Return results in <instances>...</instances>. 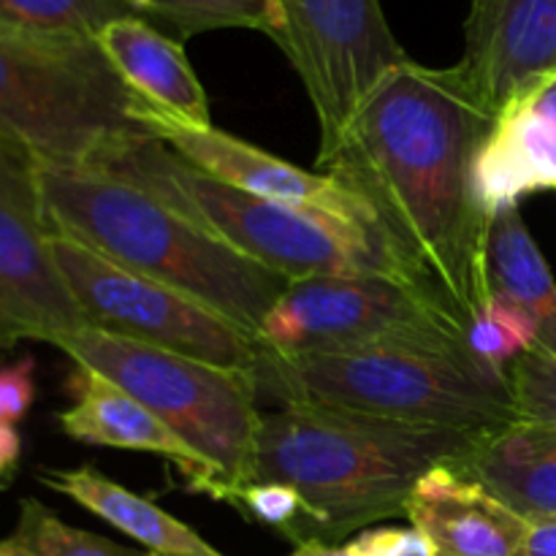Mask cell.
<instances>
[{
	"label": "cell",
	"instance_id": "15",
	"mask_svg": "<svg viewBox=\"0 0 556 556\" xmlns=\"http://www.w3.org/2000/svg\"><path fill=\"white\" fill-rule=\"evenodd\" d=\"M546 188L556 190V74L494 117L478 155V190L492 217Z\"/></svg>",
	"mask_w": 556,
	"mask_h": 556
},
{
	"label": "cell",
	"instance_id": "17",
	"mask_svg": "<svg viewBox=\"0 0 556 556\" xmlns=\"http://www.w3.org/2000/svg\"><path fill=\"white\" fill-rule=\"evenodd\" d=\"M98 43L130 90L150 106L193 125H212L210 98L182 43L139 16H125L98 33Z\"/></svg>",
	"mask_w": 556,
	"mask_h": 556
},
{
	"label": "cell",
	"instance_id": "9",
	"mask_svg": "<svg viewBox=\"0 0 556 556\" xmlns=\"http://www.w3.org/2000/svg\"><path fill=\"white\" fill-rule=\"evenodd\" d=\"M49 244L87 326L223 369L255 372L258 340L220 313L114 264L76 239L52 233Z\"/></svg>",
	"mask_w": 556,
	"mask_h": 556
},
{
	"label": "cell",
	"instance_id": "1",
	"mask_svg": "<svg viewBox=\"0 0 556 556\" xmlns=\"http://www.w3.org/2000/svg\"><path fill=\"white\" fill-rule=\"evenodd\" d=\"M494 117L456 68L407 60L362 103L318 172L362 195L378 228L418 277L470 326L492 299V215L478 155Z\"/></svg>",
	"mask_w": 556,
	"mask_h": 556
},
{
	"label": "cell",
	"instance_id": "7",
	"mask_svg": "<svg viewBox=\"0 0 556 556\" xmlns=\"http://www.w3.org/2000/svg\"><path fill=\"white\" fill-rule=\"evenodd\" d=\"M52 345L74 364L114 380L210 462L220 478L217 503H226L233 489L248 486L264 416L255 405V372L215 367L96 326L58 337Z\"/></svg>",
	"mask_w": 556,
	"mask_h": 556
},
{
	"label": "cell",
	"instance_id": "30",
	"mask_svg": "<svg viewBox=\"0 0 556 556\" xmlns=\"http://www.w3.org/2000/svg\"><path fill=\"white\" fill-rule=\"evenodd\" d=\"M525 556H556V519H527Z\"/></svg>",
	"mask_w": 556,
	"mask_h": 556
},
{
	"label": "cell",
	"instance_id": "6",
	"mask_svg": "<svg viewBox=\"0 0 556 556\" xmlns=\"http://www.w3.org/2000/svg\"><path fill=\"white\" fill-rule=\"evenodd\" d=\"M258 394L413 427L494 434L519 421L508 372L410 351L275 353L261 348Z\"/></svg>",
	"mask_w": 556,
	"mask_h": 556
},
{
	"label": "cell",
	"instance_id": "18",
	"mask_svg": "<svg viewBox=\"0 0 556 556\" xmlns=\"http://www.w3.org/2000/svg\"><path fill=\"white\" fill-rule=\"evenodd\" d=\"M456 470L525 519H556V432L516 421L489 434Z\"/></svg>",
	"mask_w": 556,
	"mask_h": 556
},
{
	"label": "cell",
	"instance_id": "2",
	"mask_svg": "<svg viewBox=\"0 0 556 556\" xmlns=\"http://www.w3.org/2000/svg\"><path fill=\"white\" fill-rule=\"evenodd\" d=\"M489 434L413 427L313 405L264 413L255 481L296 489L307 508V543L345 541L405 516L418 481L440 465H462Z\"/></svg>",
	"mask_w": 556,
	"mask_h": 556
},
{
	"label": "cell",
	"instance_id": "21",
	"mask_svg": "<svg viewBox=\"0 0 556 556\" xmlns=\"http://www.w3.org/2000/svg\"><path fill=\"white\" fill-rule=\"evenodd\" d=\"M139 20L166 27L179 43L190 36L226 27H250L271 36L275 0H130Z\"/></svg>",
	"mask_w": 556,
	"mask_h": 556
},
{
	"label": "cell",
	"instance_id": "13",
	"mask_svg": "<svg viewBox=\"0 0 556 556\" xmlns=\"http://www.w3.org/2000/svg\"><path fill=\"white\" fill-rule=\"evenodd\" d=\"M462 76L492 117L556 74V0H470Z\"/></svg>",
	"mask_w": 556,
	"mask_h": 556
},
{
	"label": "cell",
	"instance_id": "32",
	"mask_svg": "<svg viewBox=\"0 0 556 556\" xmlns=\"http://www.w3.org/2000/svg\"><path fill=\"white\" fill-rule=\"evenodd\" d=\"M0 556H14V554H11V552H9V548H5V546H3V543H0Z\"/></svg>",
	"mask_w": 556,
	"mask_h": 556
},
{
	"label": "cell",
	"instance_id": "23",
	"mask_svg": "<svg viewBox=\"0 0 556 556\" xmlns=\"http://www.w3.org/2000/svg\"><path fill=\"white\" fill-rule=\"evenodd\" d=\"M125 16H136L130 0H0V22L68 36L98 38Z\"/></svg>",
	"mask_w": 556,
	"mask_h": 556
},
{
	"label": "cell",
	"instance_id": "8",
	"mask_svg": "<svg viewBox=\"0 0 556 556\" xmlns=\"http://www.w3.org/2000/svg\"><path fill=\"white\" fill-rule=\"evenodd\" d=\"M258 345L275 353L410 351L476 362L465 318L448 302L380 275L293 280L261 324Z\"/></svg>",
	"mask_w": 556,
	"mask_h": 556
},
{
	"label": "cell",
	"instance_id": "5",
	"mask_svg": "<svg viewBox=\"0 0 556 556\" xmlns=\"http://www.w3.org/2000/svg\"><path fill=\"white\" fill-rule=\"evenodd\" d=\"M141 101L98 38L0 22V136L43 166L106 168L152 136Z\"/></svg>",
	"mask_w": 556,
	"mask_h": 556
},
{
	"label": "cell",
	"instance_id": "25",
	"mask_svg": "<svg viewBox=\"0 0 556 556\" xmlns=\"http://www.w3.org/2000/svg\"><path fill=\"white\" fill-rule=\"evenodd\" d=\"M226 503L233 505V508H237L239 514L248 516V519L280 532V535L286 538V541H291L293 546L307 543V508H304L296 489L286 486V483H248V486L233 489V492L228 494Z\"/></svg>",
	"mask_w": 556,
	"mask_h": 556
},
{
	"label": "cell",
	"instance_id": "31",
	"mask_svg": "<svg viewBox=\"0 0 556 556\" xmlns=\"http://www.w3.org/2000/svg\"><path fill=\"white\" fill-rule=\"evenodd\" d=\"M288 556H353V554L348 552L345 546H326V543L309 541V543H302V546L293 548Z\"/></svg>",
	"mask_w": 556,
	"mask_h": 556
},
{
	"label": "cell",
	"instance_id": "27",
	"mask_svg": "<svg viewBox=\"0 0 556 556\" xmlns=\"http://www.w3.org/2000/svg\"><path fill=\"white\" fill-rule=\"evenodd\" d=\"M345 548L353 556H438L432 541L413 525L362 530Z\"/></svg>",
	"mask_w": 556,
	"mask_h": 556
},
{
	"label": "cell",
	"instance_id": "4",
	"mask_svg": "<svg viewBox=\"0 0 556 556\" xmlns=\"http://www.w3.org/2000/svg\"><path fill=\"white\" fill-rule=\"evenodd\" d=\"M101 172L147 190L212 237L291 282L331 275H380L424 286L383 233L326 212L244 193L190 166L155 134L136 141Z\"/></svg>",
	"mask_w": 556,
	"mask_h": 556
},
{
	"label": "cell",
	"instance_id": "26",
	"mask_svg": "<svg viewBox=\"0 0 556 556\" xmlns=\"http://www.w3.org/2000/svg\"><path fill=\"white\" fill-rule=\"evenodd\" d=\"M519 421L556 432V358L532 348L508 367Z\"/></svg>",
	"mask_w": 556,
	"mask_h": 556
},
{
	"label": "cell",
	"instance_id": "22",
	"mask_svg": "<svg viewBox=\"0 0 556 556\" xmlns=\"http://www.w3.org/2000/svg\"><path fill=\"white\" fill-rule=\"evenodd\" d=\"M0 543L14 556H150L65 525L54 510L33 497L22 500L16 527Z\"/></svg>",
	"mask_w": 556,
	"mask_h": 556
},
{
	"label": "cell",
	"instance_id": "29",
	"mask_svg": "<svg viewBox=\"0 0 556 556\" xmlns=\"http://www.w3.org/2000/svg\"><path fill=\"white\" fill-rule=\"evenodd\" d=\"M22 459V438L14 427L0 424V492L14 483Z\"/></svg>",
	"mask_w": 556,
	"mask_h": 556
},
{
	"label": "cell",
	"instance_id": "16",
	"mask_svg": "<svg viewBox=\"0 0 556 556\" xmlns=\"http://www.w3.org/2000/svg\"><path fill=\"white\" fill-rule=\"evenodd\" d=\"M405 516L438 556H525L527 519L451 465L418 481Z\"/></svg>",
	"mask_w": 556,
	"mask_h": 556
},
{
	"label": "cell",
	"instance_id": "20",
	"mask_svg": "<svg viewBox=\"0 0 556 556\" xmlns=\"http://www.w3.org/2000/svg\"><path fill=\"white\" fill-rule=\"evenodd\" d=\"M486 266L494 296L508 299L525 309L535 326V348L556 358V280L519 206L500 210L492 217Z\"/></svg>",
	"mask_w": 556,
	"mask_h": 556
},
{
	"label": "cell",
	"instance_id": "11",
	"mask_svg": "<svg viewBox=\"0 0 556 556\" xmlns=\"http://www.w3.org/2000/svg\"><path fill=\"white\" fill-rule=\"evenodd\" d=\"M49 242L38 161L0 136V348L52 345L87 326Z\"/></svg>",
	"mask_w": 556,
	"mask_h": 556
},
{
	"label": "cell",
	"instance_id": "12",
	"mask_svg": "<svg viewBox=\"0 0 556 556\" xmlns=\"http://www.w3.org/2000/svg\"><path fill=\"white\" fill-rule=\"evenodd\" d=\"M136 119L150 134L166 141L174 152H179L190 166L220 179V182L233 185L244 193L282 201V204L326 212V215L380 233L372 206L331 174L299 168L282 157L269 155L261 147L248 144V141L215 128V125L185 123V119L150 106L147 101H141L136 109Z\"/></svg>",
	"mask_w": 556,
	"mask_h": 556
},
{
	"label": "cell",
	"instance_id": "3",
	"mask_svg": "<svg viewBox=\"0 0 556 556\" xmlns=\"http://www.w3.org/2000/svg\"><path fill=\"white\" fill-rule=\"evenodd\" d=\"M38 182L49 231L206 304L255 340L269 309L291 286L286 275L101 168L38 163Z\"/></svg>",
	"mask_w": 556,
	"mask_h": 556
},
{
	"label": "cell",
	"instance_id": "28",
	"mask_svg": "<svg viewBox=\"0 0 556 556\" xmlns=\"http://www.w3.org/2000/svg\"><path fill=\"white\" fill-rule=\"evenodd\" d=\"M36 400V358L22 356L20 362L0 367V424H20Z\"/></svg>",
	"mask_w": 556,
	"mask_h": 556
},
{
	"label": "cell",
	"instance_id": "14",
	"mask_svg": "<svg viewBox=\"0 0 556 556\" xmlns=\"http://www.w3.org/2000/svg\"><path fill=\"white\" fill-rule=\"evenodd\" d=\"M68 394L74 396V405L60 413L58 427L71 440L161 456L168 465L177 467L188 489L217 500L220 478H217L215 467L201 459L155 413L147 410L136 396L119 389L114 380L76 364L74 375L68 378Z\"/></svg>",
	"mask_w": 556,
	"mask_h": 556
},
{
	"label": "cell",
	"instance_id": "24",
	"mask_svg": "<svg viewBox=\"0 0 556 556\" xmlns=\"http://www.w3.org/2000/svg\"><path fill=\"white\" fill-rule=\"evenodd\" d=\"M467 345L481 367L508 372L516 358L538 345V334L525 309L492 293V299L467 326Z\"/></svg>",
	"mask_w": 556,
	"mask_h": 556
},
{
	"label": "cell",
	"instance_id": "19",
	"mask_svg": "<svg viewBox=\"0 0 556 556\" xmlns=\"http://www.w3.org/2000/svg\"><path fill=\"white\" fill-rule=\"evenodd\" d=\"M38 481L52 492L74 500L130 541L141 543L150 556H226L206 543L193 527L174 519L152 500L109 481L90 465L74 470H38Z\"/></svg>",
	"mask_w": 556,
	"mask_h": 556
},
{
	"label": "cell",
	"instance_id": "10",
	"mask_svg": "<svg viewBox=\"0 0 556 556\" xmlns=\"http://www.w3.org/2000/svg\"><path fill=\"white\" fill-rule=\"evenodd\" d=\"M271 41L307 90L320 130L315 161L329 155L375 87L405 65L380 0H275Z\"/></svg>",
	"mask_w": 556,
	"mask_h": 556
}]
</instances>
